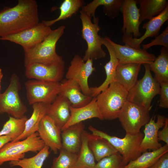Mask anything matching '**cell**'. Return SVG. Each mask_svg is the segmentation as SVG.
I'll return each mask as SVG.
<instances>
[{"instance_id":"6da1fadb","label":"cell","mask_w":168,"mask_h":168,"mask_svg":"<svg viewBox=\"0 0 168 168\" xmlns=\"http://www.w3.org/2000/svg\"><path fill=\"white\" fill-rule=\"evenodd\" d=\"M39 21L36 2L19 0L13 7H5L0 11V38L33 26Z\"/></svg>"},{"instance_id":"7a4b0ae2","label":"cell","mask_w":168,"mask_h":168,"mask_svg":"<svg viewBox=\"0 0 168 168\" xmlns=\"http://www.w3.org/2000/svg\"><path fill=\"white\" fill-rule=\"evenodd\" d=\"M65 26H61L52 30L41 42L25 53L24 66L34 63L52 64L64 61L56 52L57 42L64 32Z\"/></svg>"},{"instance_id":"3957f363","label":"cell","mask_w":168,"mask_h":168,"mask_svg":"<svg viewBox=\"0 0 168 168\" xmlns=\"http://www.w3.org/2000/svg\"><path fill=\"white\" fill-rule=\"evenodd\" d=\"M128 93L121 84L114 81L96 97L103 120H112L118 118L120 110L127 101Z\"/></svg>"},{"instance_id":"277c9868","label":"cell","mask_w":168,"mask_h":168,"mask_svg":"<svg viewBox=\"0 0 168 168\" xmlns=\"http://www.w3.org/2000/svg\"><path fill=\"white\" fill-rule=\"evenodd\" d=\"M88 129L92 134L107 140L121 155L125 165L142 153L140 150V146L144 134L141 132L134 135L126 133L124 138H120L111 136L91 125H90Z\"/></svg>"},{"instance_id":"5b68a950","label":"cell","mask_w":168,"mask_h":168,"mask_svg":"<svg viewBox=\"0 0 168 168\" xmlns=\"http://www.w3.org/2000/svg\"><path fill=\"white\" fill-rule=\"evenodd\" d=\"M145 73L128 92V101L141 106L150 111L153 98L160 92V84L152 76L148 64L143 65Z\"/></svg>"},{"instance_id":"8992f818","label":"cell","mask_w":168,"mask_h":168,"mask_svg":"<svg viewBox=\"0 0 168 168\" xmlns=\"http://www.w3.org/2000/svg\"><path fill=\"white\" fill-rule=\"evenodd\" d=\"M80 18L82 23V37L86 41L87 49L82 58L84 61L88 59L93 61L105 58L106 53L102 46L101 37L98 34L100 28L97 17L91 20V17L80 11Z\"/></svg>"},{"instance_id":"52a82bcc","label":"cell","mask_w":168,"mask_h":168,"mask_svg":"<svg viewBox=\"0 0 168 168\" xmlns=\"http://www.w3.org/2000/svg\"><path fill=\"white\" fill-rule=\"evenodd\" d=\"M45 145L37 132L24 139L11 141L0 150V166L5 162L24 158L26 152H39Z\"/></svg>"},{"instance_id":"ba28073f","label":"cell","mask_w":168,"mask_h":168,"mask_svg":"<svg viewBox=\"0 0 168 168\" xmlns=\"http://www.w3.org/2000/svg\"><path fill=\"white\" fill-rule=\"evenodd\" d=\"M20 89L19 77L13 73L8 87L0 94V114L6 113L16 118H21L25 115L27 108L20 97Z\"/></svg>"},{"instance_id":"9c48e42d","label":"cell","mask_w":168,"mask_h":168,"mask_svg":"<svg viewBox=\"0 0 168 168\" xmlns=\"http://www.w3.org/2000/svg\"><path fill=\"white\" fill-rule=\"evenodd\" d=\"M149 111L141 106L127 100L120 110L118 118L126 133L136 134L149 121Z\"/></svg>"},{"instance_id":"30bf717a","label":"cell","mask_w":168,"mask_h":168,"mask_svg":"<svg viewBox=\"0 0 168 168\" xmlns=\"http://www.w3.org/2000/svg\"><path fill=\"white\" fill-rule=\"evenodd\" d=\"M61 83L30 79L25 83L26 96L29 104H51L59 95Z\"/></svg>"},{"instance_id":"8fae6325","label":"cell","mask_w":168,"mask_h":168,"mask_svg":"<svg viewBox=\"0 0 168 168\" xmlns=\"http://www.w3.org/2000/svg\"><path fill=\"white\" fill-rule=\"evenodd\" d=\"M52 30L50 27L42 22L17 33L0 38V40L20 45L25 53L43 41Z\"/></svg>"},{"instance_id":"7c38bea8","label":"cell","mask_w":168,"mask_h":168,"mask_svg":"<svg viewBox=\"0 0 168 168\" xmlns=\"http://www.w3.org/2000/svg\"><path fill=\"white\" fill-rule=\"evenodd\" d=\"M95 70L92 60L88 59L84 61L82 58L77 54L70 62L66 74V78L67 79H71L77 82L80 86L82 93L91 96L88 79Z\"/></svg>"},{"instance_id":"4fadbf2b","label":"cell","mask_w":168,"mask_h":168,"mask_svg":"<svg viewBox=\"0 0 168 168\" xmlns=\"http://www.w3.org/2000/svg\"><path fill=\"white\" fill-rule=\"evenodd\" d=\"M25 75L29 79L59 82L64 73V61L52 64L34 63L25 67Z\"/></svg>"},{"instance_id":"5bb4252c","label":"cell","mask_w":168,"mask_h":168,"mask_svg":"<svg viewBox=\"0 0 168 168\" xmlns=\"http://www.w3.org/2000/svg\"><path fill=\"white\" fill-rule=\"evenodd\" d=\"M108 39L115 51L119 64L137 63L149 64L155 60L156 57L143 49H136L125 45H121Z\"/></svg>"},{"instance_id":"9a60e30c","label":"cell","mask_w":168,"mask_h":168,"mask_svg":"<svg viewBox=\"0 0 168 168\" xmlns=\"http://www.w3.org/2000/svg\"><path fill=\"white\" fill-rule=\"evenodd\" d=\"M168 19V6L158 15L149 20L143 25L142 28L146 30L144 34L139 38H133V36L124 35L122 42L125 45L136 49H141V44L146 38L158 35L161 28Z\"/></svg>"},{"instance_id":"2e32d148","label":"cell","mask_w":168,"mask_h":168,"mask_svg":"<svg viewBox=\"0 0 168 168\" xmlns=\"http://www.w3.org/2000/svg\"><path fill=\"white\" fill-rule=\"evenodd\" d=\"M136 0H123L120 12L123 16V26L121 31L124 35L140 37V15Z\"/></svg>"},{"instance_id":"e0dca14e","label":"cell","mask_w":168,"mask_h":168,"mask_svg":"<svg viewBox=\"0 0 168 168\" xmlns=\"http://www.w3.org/2000/svg\"><path fill=\"white\" fill-rule=\"evenodd\" d=\"M37 132L45 145L57 154L62 147L61 131L54 121L47 115L44 116Z\"/></svg>"},{"instance_id":"ac0fdd59","label":"cell","mask_w":168,"mask_h":168,"mask_svg":"<svg viewBox=\"0 0 168 168\" xmlns=\"http://www.w3.org/2000/svg\"><path fill=\"white\" fill-rule=\"evenodd\" d=\"M156 122L155 118H150L145 125L144 136L140 146V150L142 153L148 150L154 151L162 146L158 142V133L159 129L164 126L166 117L163 115L158 114Z\"/></svg>"},{"instance_id":"d6986e66","label":"cell","mask_w":168,"mask_h":168,"mask_svg":"<svg viewBox=\"0 0 168 168\" xmlns=\"http://www.w3.org/2000/svg\"><path fill=\"white\" fill-rule=\"evenodd\" d=\"M108 37L106 36L101 38V43L107 48L110 57L109 61L104 66L106 77L104 81L99 86L90 87L91 96L92 97H96L105 90L114 81L116 68L119 62L115 51L109 41Z\"/></svg>"},{"instance_id":"ffe728a7","label":"cell","mask_w":168,"mask_h":168,"mask_svg":"<svg viewBox=\"0 0 168 168\" xmlns=\"http://www.w3.org/2000/svg\"><path fill=\"white\" fill-rule=\"evenodd\" d=\"M59 95L66 97L70 102L71 106L75 108L87 105L93 98L84 94L78 84L71 79H67L61 83Z\"/></svg>"},{"instance_id":"44dd1931","label":"cell","mask_w":168,"mask_h":168,"mask_svg":"<svg viewBox=\"0 0 168 168\" xmlns=\"http://www.w3.org/2000/svg\"><path fill=\"white\" fill-rule=\"evenodd\" d=\"M71 104L65 97L58 95L50 104L46 115L61 130L67 123L70 116Z\"/></svg>"},{"instance_id":"7402d4cb","label":"cell","mask_w":168,"mask_h":168,"mask_svg":"<svg viewBox=\"0 0 168 168\" xmlns=\"http://www.w3.org/2000/svg\"><path fill=\"white\" fill-rule=\"evenodd\" d=\"M83 122L71 125L61 131L62 148L78 154L82 145V136L84 130Z\"/></svg>"},{"instance_id":"603a6c76","label":"cell","mask_w":168,"mask_h":168,"mask_svg":"<svg viewBox=\"0 0 168 168\" xmlns=\"http://www.w3.org/2000/svg\"><path fill=\"white\" fill-rule=\"evenodd\" d=\"M70 110V119L61 131L71 125L86 120L97 118L103 120L98 107L96 97H93L90 103L82 107L75 108L71 106Z\"/></svg>"},{"instance_id":"cb8c5ba5","label":"cell","mask_w":168,"mask_h":168,"mask_svg":"<svg viewBox=\"0 0 168 168\" xmlns=\"http://www.w3.org/2000/svg\"><path fill=\"white\" fill-rule=\"evenodd\" d=\"M141 65L137 63L118 64L116 68L114 81L128 91L138 81Z\"/></svg>"},{"instance_id":"d4e9b609","label":"cell","mask_w":168,"mask_h":168,"mask_svg":"<svg viewBox=\"0 0 168 168\" xmlns=\"http://www.w3.org/2000/svg\"><path fill=\"white\" fill-rule=\"evenodd\" d=\"M50 104L43 103L33 104L32 105L33 109L32 114L26 122L23 133L12 141L24 139L37 132L42 119L47 114Z\"/></svg>"},{"instance_id":"484cf974","label":"cell","mask_w":168,"mask_h":168,"mask_svg":"<svg viewBox=\"0 0 168 168\" xmlns=\"http://www.w3.org/2000/svg\"><path fill=\"white\" fill-rule=\"evenodd\" d=\"M123 0H94L83 6L81 11L88 16L96 18L95 12L96 9L100 6H103L105 14L114 19L118 16Z\"/></svg>"},{"instance_id":"4316f807","label":"cell","mask_w":168,"mask_h":168,"mask_svg":"<svg viewBox=\"0 0 168 168\" xmlns=\"http://www.w3.org/2000/svg\"><path fill=\"white\" fill-rule=\"evenodd\" d=\"M139 8L140 24L158 15L168 6L167 0H136Z\"/></svg>"},{"instance_id":"83f0119b","label":"cell","mask_w":168,"mask_h":168,"mask_svg":"<svg viewBox=\"0 0 168 168\" xmlns=\"http://www.w3.org/2000/svg\"><path fill=\"white\" fill-rule=\"evenodd\" d=\"M88 145L97 162L118 152L106 139L99 136L89 133Z\"/></svg>"},{"instance_id":"f1b7e54d","label":"cell","mask_w":168,"mask_h":168,"mask_svg":"<svg viewBox=\"0 0 168 168\" xmlns=\"http://www.w3.org/2000/svg\"><path fill=\"white\" fill-rule=\"evenodd\" d=\"M168 152V145L166 144L157 150L143 152L135 159L128 162L123 168H147Z\"/></svg>"},{"instance_id":"f546056e","label":"cell","mask_w":168,"mask_h":168,"mask_svg":"<svg viewBox=\"0 0 168 168\" xmlns=\"http://www.w3.org/2000/svg\"><path fill=\"white\" fill-rule=\"evenodd\" d=\"M149 66L156 81L160 84L168 82V49L162 47L160 54Z\"/></svg>"},{"instance_id":"4dcf8cb0","label":"cell","mask_w":168,"mask_h":168,"mask_svg":"<svg viewBox=\"0 0 168 168\" xmlns=\"http://www.w3.org/2000/svg\"><path fill=\"white\" fill-rule=\"evenodd\" d=\"M89 133L84 130L82 134L80 149L77 154L75 168H95L96 165L93 154L88 145Z\"/></svg>"},{"instance_id":"1f68e13d","label":"cell","mask_w":168,"mask_h":168,"mask_svg":"<svg viewBox=\"0 0 168 168\" xmlns=\"http://www.w3.org/2000/svg\"><path fill=\"white\" fill-rule=\"evenodd\" d=\"M49 149V147L45 145L34 156L10 161L9 165L11 167L19 166L21 168H42L44 161L50 154Z\"/></svg>"},{"instance_id":"d6a6232c","label":"cell","mask_w":168,"mask_h":168,"mask_svg":"<svg viewBox=\"0 0 168 168\" xmlns=\"http://www.w3.org/2000/svg\"><path fill=\"white\" fill-rule=\"evenodd\" d=\"M84 4V1L82 0H64L58 8L60 13L58 17L52 20L43 21L42 22L46 26L50 27L58 21L71 17Z\"/></svg>"},{"instance_id":"836d02e7","label":"cell","mask_w":168,"mask_h":168,"mask_svg":"<svg viewBox=\"0 0 168 168\" xmlns=\"http://www.w3.org/2000/svg\"><path fill=\"white\" fill-rule=\"evenodd\" d=\"M28 119L25 115L21 118L9 116L0 131V136H8L12 139V141L19 137L23 133L26 122Z\"/></svg>"},{"instance_id":"e575fe53","label":"cell","mask_w":168,"mask_h":168,"mask_svg":"<svg viewBox=\"0 0 168 168\" xmlns=\"http://www.w3.org/2000/svg\"><path fill=\"white\" fill-rule=\"evenodd\" d=\"M58 156L54 158L50 168H75L77 154L61 148Z\"/></svg>"},{"instance_id":"d590c367","label":"cell","mask_w":168,"mask_h":168,"mask_svg":"<svg viewBox=\"0 0 168 168\" xmlns=\"http://www.w3.org/2000/svg\"><path fill=\"white\" fill-rule=\"evenodd\" d=\"M125 165L122 156L117 152L98 161L95 168H123Z\"/></svg>"},{"instance_id":"8d00e7d4","label":"cell","mask_w":168,"mask_h":168,"mask_svg":"<svg viewBox=\"0 0 168 168\" xmlns=\"http://www.w3.org/2000/svg\"><path fill=\"white\" fill-rule=\"evenodd\" d=\"M160 45L168 49V26L160 35L155 36V38L148 43L142 45V49H147L153 46Z\"/></svg>"},{"instance_id":"74e56055","label":"cell","mask_w":168,"mask_h":168,"mask_svg":"<svg viewBox=\"0 0 168 168\" xmlns=\"http://www.w3.org/2000/svg\"><path fill=\"white\" fill-rule=\"evenodd\" d=\"M160 95L159 105L165 109L168 108V82L160 84Z\"/></svg>"},{"instance_id":"f35d334b","label":"cell","mask_w":168,"mask_h":168,"mask_svg":"<svg viewBox=\"0 0 168 168\" xmlns=\"http://www.w3.org/2000/svg\"><path fill=\"white\" fill-rule=\"evenodd\" d=\"M158 140L162 141L166 144L168 145V119L166 117L165 124L163 128L161 130H159L158 133Z\"/></svg>"},{"instance_id":"ab89813d","label":"cell","mask_w":168,"mask_h":168,"mask_svg":"<svg viewBox=\"0 0 168 168\" xmlns=\"http://www.w3.org/2000/svg\"><path fill=\"white\" fill-rule=\"evenodd\" d=\"M147 168H168V152L163 155L156 162Z\"/></svg>"},{"instance_id":"60d3db41","label":"cell","mask_w":168,"mask_h":168,"mask_svg":"<svg viewBox=\"0 0 168 168\" xmlns=\"http://www.w3.org/2000/svg\"><path fill=\"white\" fill-rule=\"evenodd\" d=\"M12 141V139L9 136H0V150L6 144Z\"/></svg>"},{"instance_id":"b9f144b4","label":"cell","mask_w":168,"mask_h":168,"mask_svg":"<svg viewBox=\"0 0 168 168\" xmlns=\"http://www.w3.org/2000/svg\"><path fill=\"white\" fill-rule=\"evenodd\" d=\"M3 77V74L2 72V69L1 68H0V94L1 93L0 92V91L1 89V83Z\"/></svg>"},{"instance_id":"7bdbcfd3","label":"cell","mask_w":168,"mask_h":168,"mask_svg":"<svg viewBox=\"0 0 168 168\" xmlns=\"http://www.w3.org/2000/svg\"></svg>"}]
</instances>
